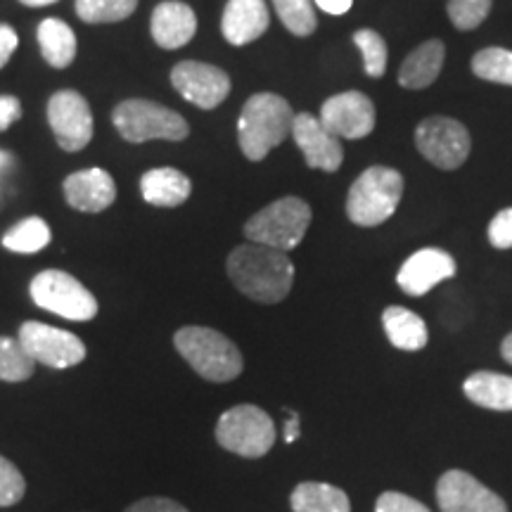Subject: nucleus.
Returning a JSON list of instances; mask_svg holds the SVG:
<instances>
[{
  "label": "nucleus",
  "instance_id": "obj_1",
  "mask_svg": "<svg viewBox=\"0 0 512 512\" xmlns=\"http://www.w3.org/2000/svg\"><path fill=\"white\" fill-rule=\"evenodd\" d=\"M226 271L233 285L259 304L283 302L294 283V264L287 252L256 242L235 247L226 261Z\"/></svg>",
  "mask_w": 512,
  "mask_h": 512
},
{
  "label": "nucleus",
  "instance_id": "obj_2",
  "mask_svg": "<svg viewBox=\"0 0 512 512\" xmlns=\"http://www.w3.org/2000/svg\"><path fill=\"white\" fill-rule=\"evenodd\" d=\"M294 110L275 93H254L245 102L238 121V143L249 162H261L273 147L292 136Z\"/></svg>",
  "mask_w": 512,
  "mask_h": 512
},
{
  "label": "nucleus",
  "instance_id": "obj_3",
  "mask_svg": "<svg viewBox=\"0 0 512 512\" xmlns=\"http://www.w3.org/2000/svg\"><path fill=\"white\" fill-rule=\"evenodd\" d=\"M174 347L188 366L209 382H233L245 370V358L233 339L204 325H185L178 330Z\"/></svg>",
  "mask_w": 512,
  "mask_h": 512
},
{
  "label": "nucleus",
  "instance_id": "obj_4",
  "mask_svg": "<svg viewBox=\"0 0 512 512\" xmlns=\"http://www.w3.org/2000/svg\"><path fill=\"white\" fill-rule=\"evenodd\" d=\"M403 197V176L389 166H370L351 183L347 216L361 228L380 226L392 219Z\"/></svg>",
  "mask_w": 512,
  "mask_h": 512
},
{
  "label": "nucleus",
  "instance_id": "obj_5",
  "mask_svg": "<svg viewBox=\"0 0 512 512\" xmlns=\"http://www.w3.org/2000/svg\"><path fill=\"white\" fill-rule=\"evenodd\" d=\"M311 226V207L299 197H283L256 211L245 223V238L256 245H266L280 252L302 245Z\"/></svg>",
  "mask_w": 512,
  "mask_h": 512
},
{
  "label": "nucleus",
  "instance_id": "obj_6",
  "mask_svg": "<svg viewBox=\"0 0 512 512\" xmlns=\"http://www.w3.org/2000/svg\"><path fill=\"white\" fill-rule=\"evenodd\" d=\"M112 124L128 143L147 140H185L190 133L188 121L181 114L152 100H124L114 107Z\"/></svg>",
  "mask_w": 512,
  "mask_h": 512
},
{
  "label": "nucleus",
  "instance_id": "obj_7",
  "mask_svg": "<svg viewBox=\"0 0 512 512\" xmlns=\"http://www.w3.org/2000/svg\"><path fill=\"white\" fill-rule=\"evenodd\" d=\"M278 432L275 422L266 411L252 403H240L219 418L216 441L221 448L242 458H261L271 451Z\"/></svg>",
  "mask_w": 512,
  "mask_h": 512
},
{
  "label": "nucleus",
  "instance_id": "obj_8",
  "mask_svg": "<svg viewBox=\"0 0 512 512\" xmlns=\"http://www.w3.org/2000/svg\"><path fill=\"white\" fill-rule=\"evenodd\" d=\"M29 294L36 306L43 311L55 313V316L76 320V323H88L98 316V299L86 285L79 283L74 275L48 268L31 280Z\"/></svg>",
  "mask_w": 512,
  "mask_h": 512
},
{
  "label": "nucleus",
  "instance_id": "obj_9",
  "mask_svg": "<svg viewBox=\"0 0 512 512\" xmlns=\"http://www.w3.org/2000/svg\"><path fill=\"white\" fill-rule=\"evenodd\" d=\"M17 339L36 363L55 370L74 368L86 358V344L81 342V337L55 325L38 323V320H27L19 325Z\"/></svg>",
  "mask_w": 512,
  "mask_h": 512
},
{
  "label": "nucleus",
  "instance_id": "obj_10",
  "mask_svg": "<svg viewBox=\"0 0 512 512\" xmlns=\"http://www.w3.org/2000/svg\"><path fill=\"white\" fill-rule=\"evenodd\" d=\"M415 145L420 155L437 169L453 171L470 157L472 140L467 128L456 119L430 117L415 128Z\"/></svg>",
  "mask_w": 512,
  "mask_h": 512
},
{
  "label": "nucleus",
  "instance_id": "obj_11",
  "mask_svg": "<svg viewBox=\"0 0 512 512\" xmlns=\"http://www.w3.org/2000/svg\"><path fill=\"white\" fill-rule=\"evenodd\" d=\"M48 124L64 152H81L93 140V112L76 91H57L48 100Z\"/></svg>",
  "mask_w": 512,
  "mask_h": 512
},
{
  "label": "nucleus",
  "instance_id": "obj_12",
  "mask_svg": "<svg viewBox=\"0 0 512 512\" xmlns=\"http://www.w3.org/2000/svg\"><path fill=\"white\" fill-rule=\"evenodd\" d=\"M320 124L339 140H358L373 133L377 114L375 105L368 95L358 91L337 93L323 102L320 107Z\"/></svg>",
  "mask_w": 512,
  "mask_h": 512
},
{
  "label": "nucleus",
  "instance_id": "obj_13",
  "mask_svg": "<svg viewBox=\"0 0 512 512\" xmlns=\"http://www.w3.org/2000/svg\"><path fill=\"white\" fill-rule=\"evenodd\" d=\"M171 83L183 100L200 110H216L230 93L228 74L207 62H178L171 69Z\"/></svg>",
  "mask_w": 512,
  "mask_h": 512
},
{
  "label": "nucleus",
  "instance_id": "obj_14",
  "mask_svg": "<svg viewBox=\"0 0 512 512\" xmlns=\"http://www.w3.org/2000/svg\"><path fill=\"white\" fill-rule=\"evenodd\" d=\"M441 512H508L498 494L463 470H448L437 482Z\"/></svg>",
  "mask_w": 512,
  "mask_h": 512
},
{
  "label": "nucleus",
  "instance_id": "obj_15",
  "mask_svg": "<svg viewBox=\"0 0 512 512\" xmlns=\"http://www.w3.org/2000/svg\"><path fill=\"white\" fill-rule=\"evenodd\" d=\"M292 138L297 143L299 150L306 159V164L311 169L318 171H337L344 162V150L342 143H339L337 136L320 124L318 117H313L309 112H299L294 114V124H292Z\"/></svg>",
  "mask_w": 512,
  "mask_h": 512
},
{
  "label": "nucleus",
  "instance_id": "obj_16",
  "mask_svg": "<svg viewBox=\"0 0 512 512\" xmlns=\"http://www.w3.org/2000/svg\"><path fill=\"white\" fill-rule=\"evenodd\" d=\"M458 271L456 259L444 249L427 247L415 252L411 259H406V264L401 266L399 275H396V283L408 297H422L437 287L444 280L453 278Z\"/></svg>",
  "mask_w": 512,
  "mask_h": 512
},
{
  "label": "nucleus",
  "instance_id": "obj_17",
  "mask_svg": "<svg viewBox=\"0 0 512 512\" xmlns=\"http://www.w3.org/2000/svg\"><path fill=\"white\" fill-rule=\"evenodd\" d=\"M62 190L69 207L83 211V214H100V211L110 209L114 200H117V183L100 166L81 169L67 176L62 183Z\"/></svg>",
  "mask_w": 512,
  "mask_h": 512
},
{
  "label": "nucleus",
  "instance_id": "obj_18",
  "mask_svg": "<svg viewBox=\"0 0 512 512\" xmlns=\"http://www.w3.org/2000/svg\"><path fill=\"white\" fill-rule=\"evenodd\" d=\"M150 31L157 46L164 50L188 46L197 34L195 10L188 3H181V0H164L152 12Z\"/></svg>",
  "mask_w": 512,
  "mask_h": 512
},
{
  "label": "nucleus",
  "instance_id": "obj_19",
  "mask_svg": "<svg viewBox=\"0 0 512 512\" xmlns=\"http://www.w3.org/2000/svg\"><path fill=\"white\" fill-rule=\"evenodd\" d=\"M271 15H268L266 0H228L221 17L223 38L230 46H247L256 38L264 36Z\"/></svg>",
  "mask_w": 512,
  "mask_h": 512
},
{
  "label": "nucleus",
  "instance_id": "obj_20",
  "mask_svg": "<svg viewBox=\"0 0 512 512\" xmlns=\"http://www.w3.org/2000/svg\"><path fill=\"white\" fill-rule=\"evenodd\" d=\"M192 192V181L174 166H159V169L145 171L140 178V195L147 204L162 209L181 207L188 202Z\"/></svg>",
  "mask_w": 512,
  "mask_h": 512
},
{
  "label": "nucleus",
  "instance_id": "obj_21",
  "mask_svg": "<svg viewBox=\"0 0 512 512\" xmlns=\"http://www.w3.org/2000/svg\"><path fill=\"white\" fill-rule=\"evenodd\" d=\"M444 55V43L437 38L422 43L403 60L399 69V86L408 88V91H422V88L432 86L439 79L441 67H444Z\"/></svg>",
  "mask_w": 512,
  "mask_h": 512
},
{
  "label": "nucleus",
  "instance_id": "obj_22",
  "mask_svg": "<svg viewBox=\"0 0 512 512\" xmlns=\"http://www.w3.org/2000/svg\"><path fill=\"white\" fill-rule=\"evenodd\" d=\"M467 399L489 411H512V377L479 370L463 384Z\"/></svg>",
  "mask_w": 512,
  "mask_h": 512
},
{
  "label": "nucleus",
  "instance_id": "obj_23",
  "mask_svg": "<svg viewBox=\"0 0 512 512\" xmlns=\"http://www.w3.org/2000/svg\"><path fill=\"white\" fill-rule=\"evenodd\" d=\"M38 46L41 55L50 67L67 69L76 57V36L67 22L57 17H48L38 24Z\"/></svg>",
  "mask_w": 512,
  "mask_h": 512
},
{
  "label": "nucleus",
  "instance_id": "obj_24",
  "mask_svg": "<svg viewBox=\"0 0 512 512\" xmlns=\"http://www.w3.org/2000/svg\"><path fill=\"white\" fill-rule=\"evenodd\" d=\"M382 325L389 342L401 351H420L427 344V325L418 313L403 309V306H389L382 313Z\"/></svg>",
  "mask_w": 512,
  "mask_h": 512
},
{
  "label": "nucleus",
  "instance_id": "obj_25",
  "mask_svg": "<svg viewBox=\"0 0 512 512\" xmlns=\"http://www.w3.org/2000/svg\"><path fill=\"white\" fill-rule=\"evenodd\" d=\"M290 505L294 512H351L349 496L325 482H304L294 486Z\"/></svg>",
  "mask_w": 512,
  "mask_h": 512
},
{
  "label": "nucleus",
  "instance_id": "obj_26",
  "mask_svg": "<svg viewBox=\"0 0 512 512\" xmlns=\"http://www.w3.org/2000/svg\"><path fill=\"white\" fill-rule=\"evenodd\" d=\"M50 240H53V233H50L48 223L41 216H29V219L15 223L3 235V247L15 254H36L43 252L50 245Z\"/></svg>",
  "mask_w": 512,
  "mask_h": 512
},
{
  "label": "nucleus",
  "instance_id": "obj_27",
  "mask_svg": "<svg viewBox=\"0 0 512 512\" xmlns=\"http://www.w3.org/2000/svg\"><path fill=\"white\" fill-rule=\"evenodd\" d=\"M36 370V361L24 351L19 339L0 335V382H27Z\"/></svg>",
  "mask_w": 512,
  "mask_h": 512
},
{
  "label": "nucleus",
  "instance_id": "obj_28",
  "mask_svg": "<svg viewBox=\"0 0 512 512\" xmlns=\"http://www.w3.org/2000/svg\"><path fill=\"white\" fill-rule=\"evenodd\" d=\"M138 8V0H76V15L86 24L124 22Z\"/></svg>",
  "mask_w": 512,
  "mask_h": 512
},
{
  "label": "nucleus",
  "instance_id": "obj_29",
  "mask_svg": "<svg viewBox=\"0 0 512 512\" xmlns=\"http://www.w3.org/2000/svg\"><path fill=\"white\" fill-rule=\"evenodd\" d=\"M472 72L479 79L512 86V50L505 48H484L472 57Z\"/></svg>",
  "mask_w": 512,
  "mask_h": 512
},
{
  "label": "nucleus",
  "instance_id": "obj_30",
  "mask_svg": "<svg viewBox=\"0 0 512 512\" xmlns=\"http://www.w3.org/2000/svg\"><path fill=\"white\" fill-rule=\"evenodd\" d=\"M273 8L285 29L294 36L306 38L318 27V17L311 0H273Z\"/></svg>",
  "mask_w": 512,
  "mask_h": 512
},
{
  "label": "nucleus",
  "instance_id": "obj_31",
  "mask_svg": "<svg viewBox=\"0 0 512 512\" xmlns=\"http://www.w3.org/2000/svg\"><path fill=\"white\" fill-rule=\"evenodd\" d=\"M354 43L363 55V69L370 79H382L387 72V43L373 29H358Z\"/></svg>",
  "mask_w": 512,
  "mask_h": 512
},
{
  "label": "nucleus",
  "instance_id": "obj_32",
  "mask_svg": "<svg viewBox=\"0 0 512 512\" xmlns=\"http://www.w3.org/2000/svg\"><path fill=\"white\" fill-rule=\"evenodd\" d=\"M494 0H448V19L460 31H472L489 17Z\"/></svg>",
  "mask_w": 512,
  "mask_h": 512
},
{
  "label": "nucleus",
  "instance_id": "obj_33",
  "mask_svg": "<svg viewBox=\"0 0 512 512\" xmlns=\"http://www.w3.org/2000/svg\"><path fill=\"white\" fill-rule=\"evenodd\" d=\"M24 494H27V482H24L19 467L0 456V508H12L22 501Z\"/></svg>",
  "mask_w": 512,
  "mask_h": 512
},
{
  "label": "nucleus",
  "instance_id": "obj_34",
  "mask_svg": "<svg viewBox=\"0 0 512 512\" xmlns=\"http://www.w3.org/2000/svg\"><path fill=\"white\" fill-rule=\"evenodd\" d=\"M375 512H430V508L411 496L399 494V491H384L377 498Z\"/></svg>",
  "mask_w": 512,
  "mask_h": 512
},
{
  "label": "nucleus",
  "instance_id": "obj_35",
  "mask_svg": "<svg viewBox=\"0 0 512 512\" xmlns=\"http://www.w3.org/2000/svg\"><path fill=\"white\" fill-rule=\"evenodd\" d=\"M489 240L498 249L512 247V207L498 211L494 221L489 223Z\"/></svg>",
  "mask_w": 512,
  "mask_h": 512
},
{
  "label": "nucleus",
  "instance_id": "obj_36",
  "mask_svg": "<svg viewBox=\"0 0 512 512\" xmlns=\"http://www.w3.org/2000/svg\"><path fill=\"white\" fill-rule=\"evenodd\" d=\"M124 512H190V510L166 496H147V498H140V501H136L133 505H128Z\"/></svg>",
  "mask_w": 512,
  "mask_h": 512
},
{
  "label": "nucleus",
  "instance_id": "obj_37",
  "mask_svg": "<svg viewBox=\"0 0 512 512\" xmlns=\"http://www.w3.org/2000/svg\"><path fill=\"white\" fill-rule=\"evenodd\" d=\"M22 119V102L15 95H0V133Z\"/></svg>",
  "mask_w": 512,
  "mask_h": 512
},
{
  "label": "nucleus",
  "instance_id": "obj_38",
  "mask_svg": "<svg viewBox=\"0 0 512 512\" xmlns=\"http://www.w3.org/2000/svg\"><path fill=\"white\" fill-rule=\"evenodd\" d=\"M19 46L17 31L10 27V24H0V69L10 62L12 53H15Z\"/></svg>",
  "mask_w": 512,
  "mask_h": 512
},
{
  "label": "nucleus",
  "instance_id": "obj_39",
  "mask_svg": "<svg viewBox=\"0 0 512 512\" xmlns=\"http://www.w3.org/2000/svg\"><path fill=\"white\" fill-rule=\"evenodd\" d=\"M313 3L323 12H328V15H347L354 0H313Z\"/></svg>",
  "mask_w": 512,
  "mask_h": 512
},
{
  "label": "nucleus",
  "instance_id": "obj_40",
  "mask_svg": "<svg viewBox=\"0 0 512 512\" xmlns=\"http://www.w3.org/2000/svg\"><path fill=\"white\" fill-rule=\"evenodd\" d=\"M299 413H294V411H290V418H287V422H285V444H294V441H297V437H299Z\"/></svg>",
  "mask_w": 512,
  "mask_h": 512
},
{
  "label": "nucleus",
  "instance_id": "obj_41",
  "mask_svg": "<svg viewBox=\"0 0 512 512\" xmlns=\"http://www.w3.org/2000/svg\"><path fill=\"white\" fill-rule=\"evenodd\" d=\"M12 166H15V157H12L10 152L0 150V181H3V178L10 174Z\"/></svg>",
  "mask_w": 512,
  "mask_h": 512
},
{
  "label": "nucleus",
  "instance_id": "obj_42",
  "mask_svg": "<svg viewBox=\"0 0 512 512\" xmlns=\"http://www.w3.org/2000/svg\"><path fill=\"white\" fill-rule=\"evenodd\" d=\"M501 356L505 358V363H510L512 366V332L508 337L503 339V344H501Z\"/></svg>",
  "mask_w": 512,
  "mask_h": 512
},
{
  "label": "nucleus",
  "instance_id": "obj_43",
  "mask_svg": "<svg viewBox=\"0 0 512 512\" xmlns=\"http://www.w3.org/2000/svg\"><path fill=\"white\" fill-rule=\"evenodd\" d=\"M19 3L29 5V8H46V5H53L57 0H19Z\"/></svg>",
  "mask_w": 512,
  "mask_h": 512
}]
</instances>
